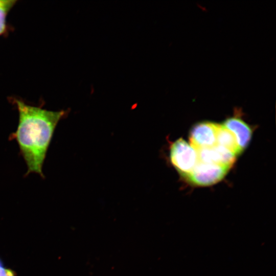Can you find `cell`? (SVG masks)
Masks as SVG:
<instances>
[{
    "instance_id": "ba28073f",
    "label": "cell",
    "mask_w": 276,
    "mask_h": 276,
    "mask_svg": "<svg viewBox=\"0 0 276 276\" xmlns=\"http://www.w3.org/2000/svg\"><path fill=\"white\" fill-rule=\"evenodd\" d=\"M14 3V1H0V35L6 30V16Z\"/></svg>"
},
{
    "instance_id": "5b68a950",
    "label": "cell",
    "mask_w": 276,
    "mask_h": 276,
    "mask_svg": "<svg viewBox=\"0 0 276 276\" xmlns=\"http://www.w3.org/2000/svg\"><path fill=\"white\" fill-rule=\"evenodd\" d=\"M198 161L213 164L229 169L236 160V155L219 145L197 150Z\"/></svg>"
},
{
    "instance_id": "52a82bcc",
    "label": "cell",
    "mask_w": 276,
    "mask_h": 276,
    "mask_svg": "<svg viewBox=\"0 0 276 276\" xmlns=\"http://www.w3.org/2000/svg\"><path fill=\"white\" fill-rule=\"evenodd\" d=\"M216 145L229 150L236 155L242 152L234 135L222 124L218 125Z\"/></svg>"
},
{
    "instance_id": "277c9868",
    "label": "cell",
    "mask_w": 276,
    "mask_h": 276,
    "mask_svg": "<svg viewBox=\"0 0 276 276\" xmlns=\"http://www.w3.org/2000/svg\"><path fill=\"white\" fill-rule=\"evenodd\" d=\"M218 124L204 122L196 124L190 133V145L196 150L216 145Z\"/></svg>"
},
{
    "instance_id": "8992f818",
    "label": "cell",
    "mask_w": 276,
    "mask_h": 276,
    "mask_svg": "<svg viewBox=\"0 0 276 276\" xmlns=\"http://www.w3.org/2000/svg\"><path fill=\"white\" fill-rule=\"evenodd\" d=\"M222 125L234 135L241 151L246 148L252 134L251 129L246 123L240 118L233 117L227 119Z\"/></svg>"
},
{
    "instance_id": "9c48e42d",
    "label": "cell",
    "mask_w": 276,
    "mask_h": 276,
    "mask_svg": "<svg viewBox=\"0 0 276 276\" xmlns=\"http://www.w3.org/2000/svg\"><path fill=\"white\" fill-rule=\"evenodd\" d=\"M0 276H16L15 271L5 267L2 260L0 258Z\"/></svg>"
},
{
    "instance_id": "6da1fadb",
    "label": "cell",
    "mask_w": 276,
    "mask_h": 276,
    "mask_svg": "<svg viewBox=\"0 0 276 276\" xmlns=\"http://www.w3.org/2000/svg\"><path fill=\"white\" fill-rule=\"evenodd\" d=\"M14 102L18 112V123L9 139L15 140L18 144L28 169L25 176L34 173L44 178L42 168L54 131L68 112L46 110L17 99Z\"/></svg>"
},
{
    "instance_id": "7a4b0ae2",
    "label": "cell",
    "mask_w": 276,
    "mask_h": 276,
    "mask_svg": "<svg viewBox=\"0 0 276 276\" xmlns=\"http://www.w3.org/2000/svg\"><path fill=\"white\" fill-rule=\"evenodd\" d=\"M171 164L182 175L190 173L198 161L197 150L183 139H177L169 146Z\"/></svg>"
},
{
    "instance_id": "3957f363",
    "label": "cell",
    "mask_w": 276,
    "mask_h": 276,
    "mask_svg": "<svg viewBox=\"0 0 276 276\" xmlns=\"http://www.w3.org/2000/svg\"><path fill=\"white\" fill-rule=\"evenodd\" d=\"M228 170V168L218 165L198 161L191 172L185 176L194 185L207 186L221 180Z\"/></svg>"
}]
</instances>
